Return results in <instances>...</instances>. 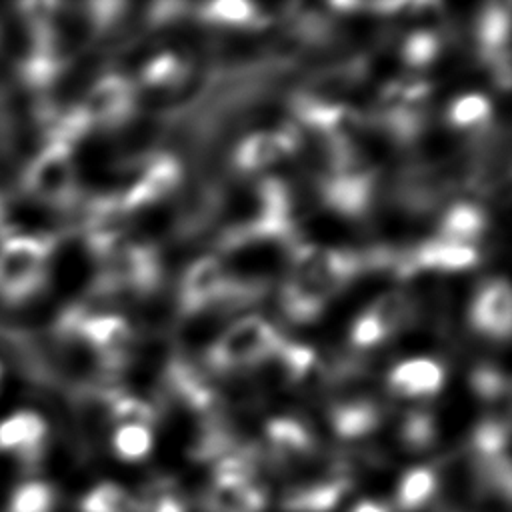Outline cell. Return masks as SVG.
Returning <instances> with one entry per match:
<instances>
[{
  "label": "cell",
  "mask_w": 512,
  "mask_h": 512,
  "mask_svg": "<svg viewBox=\"0 0 512 512\" xmlns=\"http://www.w3.org/2000/svg\"><path fill=\"white\" fill-rule=\"evenodd\" d=\"M364 268L358 254L318 244H296L280 302L292 322L318 318L328 300L346 288Z\"/></svg>",
  "instance_id": "cell-1"
},
{
  "label": "cell",
  "mask_w": 512,
  "mask_h": 512,
  "mask_svg": "<svg viewBox=\"0 0 512 512\" xmlns=\"http://www.w3.org/2000/svg\"><path fill=\"white\" fill-rule=\"evenodd\" d=\"M52 248L48 234L10 236L0 244V296L6 302H26L46 286Z\"/></svg>",
  "instance_id": "cell-2"
},
{
  "label": "cell",
  "mask_w": 512,
  "mask_h": 512,
  "mask_svg": "<svg viewBox=\"0 0 512 512\" xmlns=\"http://www.w3.org/2000/svg\"><path fill=\"white\" fill-rule=\"evenodd\" d=\"M282 342L280 332L260 316L232 322L208 348V368L238 372L268 362Z\"/></svg>",
  "instance_id": "cell-3"
},
{
  "label": "cell",
  "mask_w": 512,
  "mask_h": 512,
  "mask_svg": "<svg viewBox=\"0 0 512 512\" xmlns=\"http://www.w3.org/2000/svg\"><path fill=\"white\" fill-rule=\"evenodd\" d=\"M22 188L28 196L50 208L66 210L78 202V176L72 146L46 142L30 160Z\"/></svg>",
  "instance_id": "cell-4"
},
{
  "label": "cell",
  "mask_w": 512,
  "mask_h": 512,
  "mask_svg": "<svg viewBox=\"0 0 512 512\" xmlns=\"http://www.w3.org/2000/svg\"><path fill=\"white\" fill-rule=\"evenodd\" d=\"M134 106V84L122 74H106L88 86L76 104V110L86 122L88 130H94L124 126L132 118Z\"/></svg>",
  "instance_id": "cell-5"
},
{
  "label": "cell",
  "mask_w": 512,
  "mask_h": 512,
  "mask_svg": "<svg viewBox=\"0 0 512 512\" xmlns=\"http://www.w3.org/2000/svg\"><path fill=\"white\" fill-rule=\"evenodd\" d=\"M298 148L300 134L296 124L250 132L236 144L232 152V166L240 176H254L292 156Z\"/></svg>",
  "instance_id": "cell-6"
},
{
  "label": "cell",
  "mask_w": 512,
  "mask_h": 512,
  "mask_svg": "<svg viewBox=\"0 0 512 512\" xmlns=\"http://www.w3.org/2000/svg\"><path fill=\"white\" fill-rule=\"evenodd\" d=\"M184 180V168L174 154H154L142 164L140 176L120 196L122 208L130 214L152 208L174 196Z\"/></svg>",
  "instance_id": "cell-7"
},
{
  "label": "cell",
  "mask_w": 512,
  "mask_h": 512,
  "mask_svg": "<svg viewBox=\"0 0 512 512\" xmlns=\"http://www.w3.org/2000/svg\"><path fill=\"white\" fill-rule=\"evenodd\" d=\"M510 288L502 278H494L476 292L470 304V324L472 328L492 340H506L510 334Z\"/></svg>",
  "instance_id": "cell-8"
},
{
  "label": "cell",
  "mask_w": 512,
  "mask_h": 512,
  "mask_svg": "<svg viewBox=\"0 0 512 512\" xmlns=\"http://www.w3.org/2000/svg\"><path fill=\"white\" fill-rule=\"evenodd\" d=\"M444 366L428 356L406 358L388 372V390L404 400H428L444 386Z\"/></svg>",
  "instance_id": "cell-9"
},
{
  "label": "cell",
  "mask_w": 512,
  "mask_h": 512,
  "mask_svg": "<svg viewBox=\"0 0 512 512\" xmlns=\"http://www.w3.org/2000/svg\"><path fill=\"white\" fill-rule=\"evenodd\" d=\"M350 488V480L342 470H330L322 476L300 482L284 494V508L290 512H330L338 506Z\"/></svg>",
  "instance_id": "cell-10"
},
{
  "label": "cell",
  "mask_w": 512,
  "mask_h": 512,
  "mask_svg": "<svg viewBox=\"0 0 512 512\" xmlns=\"http://www.w3.org/2000/svg\"><path fill=\"white\" fill-rule=\"evenodd\" d=\"M476 246L452 244L438 238H432L420 246H416L410 256H406V270H424L438 274H454L466 272L478 264Z\"/></svg>",
  "instance_id": "cell-11"
},
{
  "label": "cell",
  "mask_w": 512,
  "mask_h": 512,
  "mask_svg": "<svg viewBox=\"0 0 512 512\" xmlns=\"http://www.w3.org/2000/svg\"><path fill=\"white\" fill-rule=\"evenodd\" d=\"M268 450L276 462L302 460L314 450V436L306 424L292 416H276L266 424Z\"/></svg>",
  "instance_id": "cell-12"
},
{
  "label": "cell",
  "mask_w": 512,
  "mask_h": 512,
  "mask_svg": "<svg viewBox=\"0 0 512 512\" xmlns=\"http://www.w3.org/2000/svg\"><path fill=\"white\" fill-rule=\"evenodd\" d=\"M46 442V422L34 412H16L0 422V450L36 460Z\"/></svg>",
  "instance_id": "cell-13"
},
{
  "label": "cell",
  "mask_w": 512,
  "mask_h": 512,
  "mask_svg": "<svg viewBox=\"0 0 512 512\" xmlns=\"http://www.w3.org/2000/svg\"><path fill=\"white\" fill-rule=\"evenodd\" d=\"M488 218L484 210L474 202H456L448 206L438 222V240L452 244L474 246L486 232Z\"/></svg>",
  "instance_id": "cell-14"
},
{
  "label": "cell",
  "mask_w": 512,
  "mask_h": 512,
  "mask_svg": "<svg viewBox=\"0 0 512 512\" xmlns=\"http://www.w3.org/2000/svg\"><path fill=\"white\" fill-rule=\"evenodd\" d=\"M380 408L368 398H350L330 408V424L336 436L356 440L374 432L380 424Z\"/></svg>",
  "instance_id": "cell-15"
},
{
  "label": "cell",
  "mask_w": 512,
  "mask_h": 512,
  "mask_svg": "<svg viewBox=\"0 0 512 512\" xmlns=\"http://www.w3.org/2000/svg\"><path fill=\"white\" fill-rule=\"evenodd\" d=\"M446 120L448 126L458 132L482 136L492 126V102L480 92L462 94L450 102Z\"/></svg>",
  "instance_id": "cell-16"
},
{
  "label": "cell",
  "mask_w": 512,
  "mask_h": 512,
  "mask_svg": "<svg viewBox=\"0 0 512 512\" xmlns=\"http://www.w3.org/2000/svg\"><path fill=\"white\" fill-rule=\"evenodd\" d=\"M438 490V474L432 466H414L406 470L396 488V506L400 512H416L430 502Z\"/></svg>",
  "instance_id": "cell-17"
},
{
  "label": "cell",
  "mask_w": 512,
  "mask_h": 512,
  "mask_svg": "<svg viewBox=\"0 0 512 512\" xmlns=\"http://www.w3.org/2000/svg\"><path fill=\"white\" fill-rule=\"evenodd\" d=\"M446 46L444 36L436 28H418L410 32L400 48V62L410 70H424L438 62Z\"/></svg>",
  "instance_id": "cell-18"
},
{
  "label": "cell",
  "mask_w": 512,
  "mask_h": 512,
  "mask_svg": "<svg viewBox=\"0 0 512 512\" xmlns=\"http://www.w3.org/2000/svg\"><path fill=\"white\" fill-rule=\"evenodd\" d=\"M154 444L152 426L144 424H118L112 434L114 452L128 462L142 460L150 454Z\"/></svg>",
  "instance_id": "cell-19"
},
{
  "label": "cell",
  "mask_w": 512,
  "mask_h": 512,
  "mask_svg": "<svg viewBox=\"0 0 512 512\" xmlns=\"http://www.w3.org/2000/svg\"><path fill=\"white\" fill-rule=\"evenodd\" d=\"M80 512H134V498L122 486L102 482L84 494Z\"/></svg>",
  "instance_id": "cell-20"
},
{
  "label": "cell",
  "mask_w": 512,
  "mask_h": 512,
  "mask_svg": "<svg viewBox=\"0 0 512 512\" xmlns=\"http://www.w3.org/2000/svg\"><path fill=\"white\" fill-rule=\"evenodd\" d=\"M470 386L482 402L506 408V404H508V378L498 368L478 366L470 376Z\"/></svg>",
  "instance_id": "cell-21"
},
{
  "label": "cell",
  "mask_w": 512,
  "mask_h": 512,
  "mask_svg": "<svg viewBox=\"0 0 512 512\" xmlns=\"http://www.w3.org/2000/svg\"><path fill=\"white\" fill-rule=\"evenodd\" d=\"M134 512H186V500L172 484L156 482L140 498H134Z\"/></svg>",
  "instance_id": "cell-22"
},
{
  "label": "cell",
  "mask_w": 512,
  "mask_h": 512,
  "mask_svg": "<svg viewBox=\"0 0 512 512\" xmlns=\"http://www.w3.org/2000/svg\"><path fill=\"white\" fill-rule=\"evenodd\" d=\"M434 438H436V430L430 414L414 410L404 416L400 424V440L408 450L422 452L434 444Z\"/></svg>",
  "instance_id": "cell-23"
},
{
  "label": "cell",
  "mask_w": 512,
  "mask_h": 512,
  "mask_svg": "<svg viewBox=\"0 0 512 512\" xmlns=\"http://www.w3.org/2000/svg\"><path fill=\"white\" fill-rule=\"evenodd\" d=\"M54 504V492L44 482L22 484L10 500V512H50Z\"/></svg>",
  "instance_id": "cell-24"
},
{
  "label": "cell",
  "mask_w": 512,
  "mask_h": 512,
  "mask_svg": "<svg viewBox=\"0 0 512 512\" xmlns=\"http://www.w3.org/2000/svg\"><path fill=\"white\" fill-rule=\"evenodd\" d=\"M350 512H390V510H388V506H386L384 502H380V500L364 498V500L356 502Z\"/></svg>",
  "instance_id": "cell-25"
},
{
  "label": "cell",
  "mask_w": 512,
  "mask_h": 512,
  "mask_svg": "<svg viewBox=\"0 0 512 512\" xmlns=\"http://www.w3.org/2000/svg\"><path fill=\"white\" fill-rule=\"evenodd\" d=\"M10 130H12V122L4 110V104H2V94H0V146L8 142V136H10Z\"/></svg>",
  "instance_id": "cell-26"
},
{
  "label": "cell",
  "mask_w": 512,
  "mask_h": 512,
  "mask_svg": "<svg viewBox=\"0 0 512 512\" xmlns=\"http://www.w3.org/2000/svg\"><path fill=\"white\" fill-rule=\"evenodd\" d=\"M0 376H2V366H0Z\"/></svg>",
  "instance_id": "cell-27"
}]
</instances>
